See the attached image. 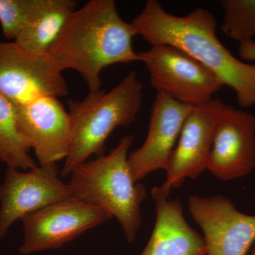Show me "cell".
Wrapping results in <instances>:
<instances>
[{"label":"cell","instance_id":"obj_1","mask_svg":"<svg viewBox=\"0 0 255 255\" xmlns=\"http://www.w3.org/2000/svg\"><path fill=\"white\" fill-rule=\"evenodd\" d=\"M131 23L136 35L151 46L176 47L209 68L234 90L241 107L255 105V64L238 59L220 41L216 18L209 10L197 7L176 16L156 0H148Z\"/></svg>","mask_w":255,"mask_h":255},{"label":"cell","instance_id":"obj_2","mask_svg":"<svg viewBox=\"0 0 255 255\" xmlns=\"http://www.w3.org/2000/svg\"><path fill=\"white\" fill-rule=\"evenodd\" d=\"M135 36L132 23L121 17L114 0H91L70 15L48 54L62 71L78 72L90 92L97 91L104 69L139 61L132 47Z\"/></svg>","mask_w":255,"mask_h":255},{"label":"cell","instance_id":"obj_3","mask_svg":"<svg viewBox=\"0 0 255 255\" xmlns=\"http://www.w3.org/2000/svg\"><path fill=\"white\" fill-rule=\"evenodd\" d=\"M142 89L132 70L110 92L99 90L89 92L81 101H68L72 136L62 177L71 174L90 156L105 155V142L114 129L135 120L141 107Z\"/></svg>","mask_w":255,"mask_h":255},{"label":"cell","instance_id":"obj_4","mask_svg":"<svg viewBox=\"0 0 255 255\" xmlns=\"http://www.w3.org/2000/svg\"><path fill=\"white\" fill-rule=\"evenodd\" d=\"M133 141L126 135L108 155L90 159L71 173L69 187L75 199L105 210L118 220L129 243L141 224L140 205L147 196L145 186L132 179L128 152Z\"/></svg>","mask_w":255,"mask_h":255},{"label":"cell","instance_id":"obj_5","mask_svg":"<svg viewBox=\"0 0 255 255\" xmlns=\"http://www.w3.org/2000/svg\"><path fill=\"white\" fill-rule=\"evenodd\" d=\"M137 54L156 91L184 105L205 103L224 86L209 68L176 47L157 45Z\"/></svg>","mask_w":255,"mask_h":255},{"label":"cell","instance_id":"obj_6","mask_svg":"<svg viewBox=\"0 0 255 255\" xmlns=\"http://www.w3.org/2000/svg\"><path fill=\"white\" fill-rule=\"evenodd\" d=\"M62 72L48 54H33L14 41H0V94L16 109L39 97L68 95Z\"/></svg>","mask_w":255,"mask_h":255},{"label":"cell","instance_id":"obj_7","mask_svg":"<svg viewBox=\"0 0 255 255\" xmlns=\"http://www.w3.org/2000/svg\"><path fill=\"white\" fill-rule=\"evenodd\" d=\"M112 218L105 210L74 197L57 201L21 220L24 237L19 253L28 255L58 249Z\"/></svg>","mask_w":255,"mask_h":255},{"label":"cell","instance_id":"obj_8","mask_svg":"<svg viewBox=\"0 0 255 255\" xmlns=\"http://www.w3.org/2000/svg\"><path fill=\"white\" fill-rule=\"evenodd\" d=\"M73 197L56 164L29 170L7 167L0 184V239L17 220L57 201Z\"/></svg>","mask_w":255,"mask_h":255},{"label":"cell","instance_id":"obj_9","mask_svg":"<svg viewBox=\"0 0 255 255\" xmlns=\"http://www.w3.org/2000/svg\"><path fill=\"white\" fill-rule=\"evenodd\" d=\"M188 208L204 233L206 255H248L255 242V216L221 195L191 196Z\"/></svg>","mask_w":255,"mask_h":255},{"label":"cell","instance_id":"obj_10","mask_svg":"<svg viewBox=\"0 0 255 255\" xmlns=\"http://www.w3.org/2000/svg\"><path fill=\"white\" fill-rule=\"evenodd\" d=\"M226 104L219 99L193 107L169 157L161 188L170 194L187 178L196 179L207 169L215 129Z\"/></svg>","mask_w":255,"mask_h":255},{"label":"cell","instance_id":"obj_11","mask_svg":"<svg viewBox=\"0 0 255 255\" xmlns=\"http://www.w3.org/2000/svg\"><path fill=\"white\" fill-rule=\"evenodd\" d=\"M16 110L18 132L34 150L39 166L66 158L71 142V119L58 98L39 97Z\"/></svg>","mask_w":255,"mask_h":255},{"label":"cell","instance_id":"obj_12","mask_svg":"<svg viewBox=\"0 0 255 255\" xmlns=\"http://www.w3.org/2000/svg\"><path fill=\"white\" fill-rule=\"evenodd\" d=\"M255 167V116L226 105L216 124L207 169L220 180L246 177Z\"/></svg>","mask_w":255,"mask_h":255},{"label":"cell","instance_id":"obj_13","mask_svg":"<svg viewBox=\"0 0 255 255\" xmlns=\"http://www.w3.org/2000/svg\"><path fill=\"white\" fill-rule=\"evenodd\" d=\"M193 107L157 92L151 111L148 132L143 145L128 156L134 182L158 169L166 170L183 125Z\"/></svg>","mask_w":255,"mask_h":255},{"label":"cell","instance_id":"obj_14","mask_svg":"<svg viewBox=\"0 0 255 255\" xmlns=\"http://www.w3.org/2000/svg\"><path fill=\"white\" fill-rule=\"evenodd\" d=\"M151 195L156 206L155 227L140 255H206L204 238L186 221L182 203L160 187H154Z\"/></svg>","mask_w":255,"mask_h":255},{"label":"cell","instance_id":"obj_15","mask_svg":"<svg viewBox=\"0 0 255 255\" xmlns=\"http://www.w3.org/2000/svg\"><path fill=\"white\" fill-rule=\"evenodd\" d=\"M76 7L75 0H40L27 24L14 40L15 43L33 54H48Z\"/></svg>","mask_w":255,"mask_h":255},{"label":"cell","instance_id":"obj_16","mask_svg":"<svg viewBox=\"0 0 255 255\" xmlns=\"http://www.w3.org/2000/svg\"><path fill=\"white\" fill-rule=\"evenodd\" d=\"M31 150L18 132L16 108L0 94V162L11 168L29 170L37 166Z\"/></svg>","mask_w":255,"mask_h":255},{"label":"cell","instance_id":"obj_17","mask_svg":"<svg viewBox=\"0 0 255 255\" xmlns=\"http://www.w3.org/2000/svg\"><path fill=\"white\" fill-rule=\"evenodd\" d=\"M222 31L226 36L243 42L255 37V0H223Z\"/></svg>","mask_w":255,"mask_h":255},{"label":"cell","instance_id":"obj_18","mask_svg":"<svg viewBox=\"0 0 255 255\" xmlns=\"http://www.w3.org/2000/svg\"><path fill=\"white\" fill-rule=\"evenodd\" d=\"M40 0H0V24L6 39H16L34 13Z\"/></svg>","mask_w":255,"mask_h":255},{"label":"cell","instance_id":"obj_19","mask_svg":"<svg viewBox=\"0 0 255 255\" xmlns=\"http://www.w3.org/2000/svg\"><path fill=\"white\" fill-rule=\"evenodd\" d=\"M238 53L242 60L255 61V42L250 41L240 43Z\"/></svg>","mask_w":255,"mask_h":255},{"label":"cell","instance_id":"obj_20","mask_svg":"<svg viewBox=\"0 0 255 255\" xmlns=\"http://www.w3.org/2000/svg\"><path fill=\"white\" fill-rule=\"evenodd\" d=\"M251 255H255V247L254 250H253V253H252Z\"/></svg>","mask_w":255,"mask_h":255}]
</instances>
